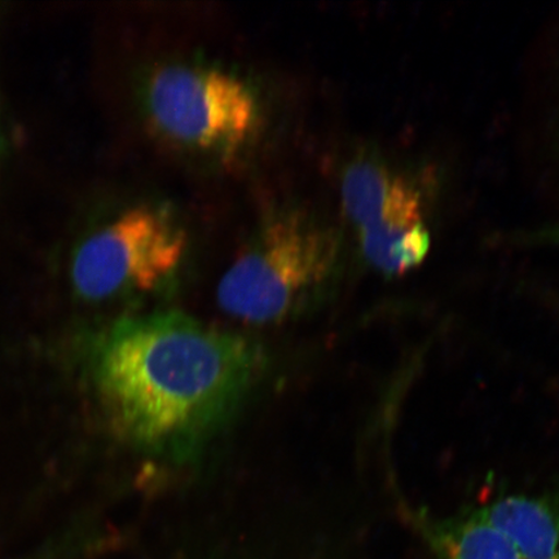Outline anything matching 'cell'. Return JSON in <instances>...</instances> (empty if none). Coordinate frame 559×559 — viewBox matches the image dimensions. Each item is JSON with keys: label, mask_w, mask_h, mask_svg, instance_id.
I'll return each mask as SVG.
<instances>
[{"label": "cell", "mask_w": 559, "mask_h": 559, "mask_svg": "<svg viewBox=\"0 0 559 559\" xmlns=\"http://www.w3.org/2000/svg\"><path fill=\"white\" fill-rule=\"evenodd\" d=\"M436 559H522L513 544L477 513L431 520L417 516Z\"/></svg>", "instance_id": "7"}, {"label": "cell", "mask_w": 559, "mask_h": 559, "mask_svg": "<svg viewBox=\"0 0 559 559\" xmlns=\"http://www.w3.org/2000/svg\"><path fill=\"white\" fill-rule=\"evenodd\" d=\"M522 559H559V500L547 496L501 495L477 509Z\"/></svg>", "instance_id": "6"}, {"label": "cell", "mask_w": 559, "mask_h": 559, "mask_svg": "<svg viewBox=\"0 0 559 559\" xmlns=\"http://www.w3.org/2000/svg\"><path fill=\"white\" fill-rule=\"evenodd\" d=\"M341 261L337 230L304 210H282L262 223L222 276L218 304L243 323H283L324 295Z\"/></svg>", "instance_id": "2"}, {"label": "cell", "mask_w": 559, "mask_h": 559, "mask_svg": "<svg viewBox=\"0 0 559 559\" xmlns=\"http://www.w3.org/2000/svg\"><path fill=\"white\" fill-rule=\"evenodd\" d=\"M144 96L152 128L181 150L226 159L260 134V97L227 69L193 62L160 66L146 81Z\"/></svg>", "instance_id": "3"}, {"label": "cell", "mask_w": 559, "mask_h": 559, "mask_svg": "<svg viewBox=\"0 0 559 559\" xmlns=\"http://www.w3.org/2000/svg\"><path fill=\"white\" fill-rule=\"evenodd\" d=\"M523 239H530L537 242H555L559 245V227L542 228L539 230H535V233L524 235Z\"/></svg>", "instance_id": "8"}, {"label": "cell", "mask_w": 559, "mask_h": 559, "mask_svg": "<svg viewBox=\"0 0 559 559\" xmlns=\"http://www.w3.org/2000/svg\"><path fill=\"white\" fill-rule=\"evenodd\" d=\"M428 186L373 153H362L345 167L342 209L358 235L362 260L380 274H407L428 257Z\"/></svg>", "instance_id": "4"}, {"label": "cell", "mask_w": 559, "mask_h": 559, "mask_svg": "<svg viewBox=\"0 0 559 559\" xmlns=\"http://www.w3.org/2000/svg\"><path fill=\"white\" fill-rule=\"evenodd\" d=\"M188 245L187 230L166 207H130L75 249L73 288L90 302L158 290L178 274Z\"/></svg>", "instance_id": "5"}, {"label": "cell", "mask_w": 559, "mask_h": 559, "mask_svg": "<svg viewBox=\"0 0 559 559\" xmlns=\"http://www.w3.org/2000/svg\"><path fill=\"white\" fill-rule=\"evenodd\" d=\"M262 369L255 342L166 311L111 325L96 349L94 380L123 442L146 456L185 463L225 428Z\"/></svg>", "instance_id": "1"}]
</instances>
